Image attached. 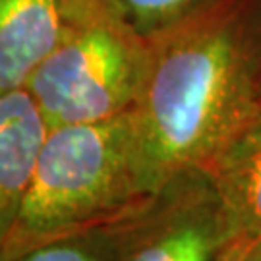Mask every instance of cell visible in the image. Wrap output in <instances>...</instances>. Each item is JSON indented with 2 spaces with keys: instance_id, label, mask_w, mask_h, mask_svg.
I'll return each instance as SVG.
<instances>
[{
  "instance_id": "6da1fadb",
  "label": "cell",
  "mask_w": 261,
  "mask_h": 261,
  "mask_svg": "<svg viewBox=\"0 0 261 261\" xmlns=\"http://www.w3.org/2000/svg\"><path fill=\"white\" fill-rule=\"evenodd\" d=\"M132 109L145 197L203 170L261 107V0H209L149 37Z\"/></svg>"
},
{
  "instance_id": "7a4b0ae2",
  "label": "cell",
  "mask_w": 261,
  "mask_h": 261,
  "mask_svg": "<svg viewBox=\"0 0 261 261\" xmlns=\"http://www.w3.org/2000/svg\"><path fill=\"white\" fill-rule=\"evenodd\" d=\"M153 197L140 190L132 111L105 122L48 130L0 261L122 219Z\"/></svg>"
},
{
  "instance_id": "3957f363",
  "label": "cell",
  "mask_w": 261,
  "mask_h": 261,
  "mask_svg": "<svg viewBox=\"0 0 261 261\" xmlns=\"http://www.w3.org/2000/svg\"><path fill=\"white\" fill-rule=\"evenodd\" d=\"M151 43L114 0H77L66 31L28 84L48 130L130 112L147 74Z\"/></svg>"
},
{
  "instance_id": "277c9868",
  "label": "cell",
  "mask_w": 261,
  "mask_h": 261,
  "mask_svg": "<svg viewBox=\"0 0 261 261\" xmlns=\"http://www.w3.org/2000/svg\"><path fill=\"white\" fill-rule=\"evenodd\" d=\"M234 238L211 180L196 170L132 215L111 261H215Z\"/></svg>"
},
{
  "instance_id": "5b68a950",
  "label": "cell",
  "mask_w": 261,
  "mask_h": 261,
  "mask_svg": "<svg viewBox=\"0 0 261 261\" xmlns=\"http://www.w3.org/2000/svg\"><path fill=\"white\" fill-rule=\"evenodd\" d=\"M77 0H0V97L25 89L58 45Z\"/></svg>"
},
{
  "instance_id": "8992f818",
  "label": "cell",
  "mask_w": 261,
  "mask_h": 261,
  "mask_svg": "<svg viewBox=\"0 0 261 261\" xmlns=\"http://www.w3.org/2000/svg\"><path fill=\"white\" fill-rule=\"evenodd\" d=\"M48 126L28 89L0 97V253L33 178Z\"/></svg>"
},
{
  "instance_id": "52a82bcc",
  "label": "cell",
  "mask_w": 261,
  "mask_h": 261,
  "mask_svg": "<svg viewBox=\"0 0 261 261\" xmlns=\"http://www.w3.org/2000/svg\"><path fill=\"white\" fill-rule=\"evenodd\" d=\"M203 170L236 238H261V107Z\"/></svg>"
},
{
  "instance_id": "ba28073f",
  "label": "cell",
  "mask_w": 261,
  "mask_h": 261,
  "mask_svg": "<svg viewBox=\"0 0 261 261\" xmlns=\"http://www.w3.org/2000/svg\"><path fill=\"white\" fill-rule=\"evenodd\" d=\"M134 213L111 223L97 224L80 232H72L62 238L39 244L6 261H111L122 228Z\"/></svg>"
},
{
  "instance_id": "9c48e42d",
  "label": "cell",
  "mask_w": 261,
  "mask_h": 261,
  "mask_svg": "<svg viewBox=\"0 0 261 261\" xmlns=\"http://www.w3.org/2000/svg\"><path fill=\"white\" fill-rule=\"evenodd\" d=\"M132 25L153 37L159 31L176 23L194 10L203 6L209 0H114Z\"/></svg>"
},
{
  "instance_id": "30bf717a",
  "label": "cell",
  "mask_w": 261,
  "mask_h": 261,
  "mask_svg": "<svg viewBox=\"0 0 261 261\" xmlns=\"http://www.w3.org/2000/svg\"><path fill=\"white\" fill-rule=\"evenodd\" d=\"M215 261H261V238H234Z\"/></svg>"
}]
</instances>
